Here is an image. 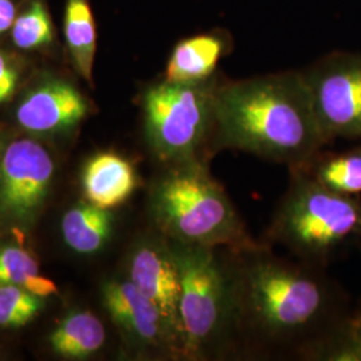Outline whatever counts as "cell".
Returning <instances> with one entry per match:
<instances>
[{"label":"cell","mask_w":361,"mask_h":361,"mask_svg":"<svg viewBox=\"0 0 361 361\" xmlns=\"http://www.w3.org/2000/svg\"><path fill=\"white\" fill-rule=\"evenodd\" d=\"M238 338L258 345L298 347L348 312L345 295L322 268L292 264L259 244L228 250Z\"/></svg>","instance_id":"obj_1"},{"label":"cell","mask_w":361,"mask_h":361,"mask_svg":"<svg viewBox=\"0 0 361 361\" xmlns=\"http://www.w3.org/2000/svg\"><path fill=\"white\" fill-rule=\"evenodd\" d=\"M329 142L301 71L231 80L222 78L216 99V152L238 150L307 166Z\"/></svg>","instance_id":"obj_2"},{"label":"cell","mask_w":361,"mask_h":361,"mask_svg":"<svg viewBox=\"0 0 361 361\" xmlns=\"http://www.w3.org/2000/svg\"><path fill=\"white\" fill-rule=\"evenodd\" d=\"M150 192L155 228L170 241L240 252L259 245L209 164L165 166Z\"/></svg>","instance_id":"obj_3"},{"label":"cell","mask_w":361,"mask_h":361,"mask_svg":"<svg viewBox=\"0 0 361 361\" xmlns=\"http://www.w3.org/2000/svg\"><path fill=\"white\" fill-rule=\"evenodd\" d=\"M289 169L290 182L274 212L268 240L323 269L361 246V200L326 189L301 166Z\"/></svg>","instance_id":"obj_4"},{"label":"cell","mask_w":361,"mask_h":361,"mask_svg":"<svg viewBox=\"0 0 361 361\" xmlns=\"http://www.w3.org/2000/svg\"><path fill=\"white\" fill-rule=\"evenodd\" d=\"M170 244L180 271L183 360H212L228 355L237 344L238 328L226 257L217 247Z\"/></svg>","instance_id":"obj_5"},{"label":"cell","mask_w":361,"mask_h":361,"mask_svg":"<svg viewBox=\"0 0 361 361\" xmlns=\"http://www.w3.org/2000/svg\"><path fill=\"white\" fill-rule=\"evenodd\" d=\"M222 77L194 83L162 79L141 97L147 145L164 166L205 162L217 154L216 99Z\"/></svg>","instance_id":"obj_6"},{"label":"cell","mask_w":361,"mask_h":361,"mask_svg":"<svg viewBox=\"0 0 361 361\" xmlns=\"http://www.w3.org/2000/svg\"><path fill=\"white\" fill-rule=\"evenodd\" d=\"M301 73L329 142L361 138V54L331 52Z\"/></svg>","instance_id":"obj_7"},{"label":"cell","mask_w":361,"mask_h":361,"mask_svg":"<svg viewBox=\"0 0 361 361\" xmlns=\"http://www.w3.org/2000/svg\"><path fill=\"white\" fill-rule=\"evenodd\" d=\"M55 165L44 146L16 140L4 147L0 166V228L26 226L44 205Z\"/></svg>","instance_id":"obj_8"},{"label":"cell","mask_w":361,"mask_h":361,"mask_svg":"<svg viewBox=\"0 0 361 361\" xmlns=\"http://www.w3.org/2000/svg\"><path fill=\"white\" fill-rule=\"evenodd\" d=\"M102 300L104 310L131 352L138 356L183 360L180 337L161 310L129 279L106 281Z\"/></svg>","instance_id":"obj_9"},{"label":"cell","mask_w":361,"mask_h":361,"mask_svg":"<svg viewBox=\"0 0 361 361\" xmlns=\"http://www.w3.org/2000/svg\"><path fill=\"white\" fill-rule=\"evenodd\" d=\"M126 279L161 310L182 344L178 310L180 271L169 238L157 231L154 235L142 237L133 246L128 258Z\"/></svg>","instance_id":"obj_10"},{"label":"cell","mask_w":361,"mask_h":361,"mask_svg":"<svg viewBox=\"0 0 361 361\" xmlns=\"http://www.w3.org/2000/svg\"><path fill=\"white\" fill-rule=\"evenodd\" d=\"M90 106L82 92L62 80H51L30 91L16 107V122L32 134H56L75 128Z\"/></svg>","instance_id":"obj_11"},{"label":"cell","mask_w":361,"mask_h":361,"mask_svg":"<svg viewBox=\"0 0 361 361\" xmlns=\"http://www.w3.org/2000/svg\"><path fill=\"white\" fill-rule=\"evenodd\" d=\"M232 49L231 34L219 28L180 39L170 52L164 79L176 83L210 79L217 74L219 61Z\"/></svg>","instance_id":"obj_12"},{"label":"cell","mask_w":361,"mask_h":361,"mask_svg":"<svg viewBox=\"0 0 361 361\" xmlns=\"http://www.w3.org/2000/svg\"><path fill=\"white\" fill-rule=\"evenodd\" d=\"M82 185L89 202L113 210L123 205L135 192L138 176L129 159L118 153L104 152L86 164Z\"/></svg>","instance_id":"obj_13"},{"label":"cell","mask_w":361,"mask_h":361,"mask_svg":"<svg viewBox=\"0 0 361 361\" xmlns=\"http://www.w3.org/2000/svg\"><path fill=\"white\" fill-rule=\"evenodd\" d=\"M304 360L361 361V308L347 312L322 334L298 347Z\"/></svg>","instance_id":"obj_14"},{"label":"cell","mask_w":361,"mask_h":361,"mask_svg":"<svg viewBox=\"0 0 361 361\" xmlns=\"http://www.w3.org/2000/svg\"><path fill=\"white\" fill-rule=\"evenodd\" d=\"M106 328L98 316L78 310L65 317L50 335L52 350L63 359H87L104 348Z\"/></svg>","instance_id":"obj_15"},{"label":"cell","mask_w":361,"mask_h":361,"mask_svg":"<svg viewBox=\"0 0 361 361\" xmlns=\"http://www.w3.org/2000/svg\"><path fill=\"white\" fill-rule=\"evenodd\" d=\"M114 229L111 210L82 202L71 207L62 219L66 244L80 255H94L110 241Z\"/></svg>","instance_id":"obj_16"},{"label":"cell","mask_w":361,"mask_h":361,"mask_svg":"<svg viewBox=\"0 0 361 361\" xmlns=\"http://www.w3.org/2000/svg\"><path fill=\"white\" fill-rule=\"evenodd\" d=\"M65 38L78 74L92 86L98 32L90 0H66Z\"/></svg>","instance_id":"obj_17"},{"label":"cell","mask_w":361,"mask_h":361,"mask_svg":"<svg viewBox=\"0 0 361 361\" xmlns=\"http://www.w3.org/2000/svg\"><path fill=\"white\" fill-rule=\"evenodd\" d=\"M305 169L326 189L347 195L361 194V150L357 147L338 154L322 153L314 157Z\"/></svg>","instance_id":"obj_18"},{"label":"cell","mask_w":361,"mask_h":361,"mask_svg":"<svg viewBox=\"0 0 361 361\" xmlns=\"http://www.w3.org/2000/svg\"><path fill=\"white\" fill-rule=\"evenodd\" d=\"M0 285L19 286L44 298L58 293L51 279L40 274L34 256L13 244L0 245Z\"/></svg>","instance_id":"obj_19"},{"label":"cell","mask_w":361,"mask_h":361,"mask_svg":"<svg viewBox=\"0 0 361 361\" xmlns=\"http://www.w3.org/2000/svg\"><path fill=\"white\" fill-rule=\"evenodd\" d=\"M13 46L23 51L40 50L51 44L54 27L43 0H32L19 13L11 28Z\"/></svg>","instance_id":"obj_20"},{"label":"cell","mask_w":361,"mask_h":361,"mask_svg":"<svg viewBox=\"0 0 361 361\" xmlns=\"http://www.w3.org/2000/svg\"><path fill=\"white\" fill-rule=\"evenodd\" d=\"M44 297L13 285H0V326L22 328L38 317Z\"/></svg>","instance_id":"obj_21"},{"label":"cell","mask_w":361,"mask_h":361,"mask_svg":"<svg viewBox=\"0 0 361 361\" xmlns=\"http://www.w3.org/2000/svg\"><path fill=\"white\" fill-rule=\"evenodd\" d=\"M19 80V71L10 56L0 51V104L13 98Z\"/></svg>","instance_id":"obj_22"},{"label":"cell","mask_w":361,"mask_h":361,"mask_svg":"<svg viewBox=\"0 0 361 361\" xmlns=\"http://www.w3.org/2000/svg\"><path fill=\"white\" fill-rule=\"evenodd\" d=\"M18 10L13 0H0V37L11 31Z\"/></svg>","instance_id":"obj_23"},{"label":"cell","mask_w":361,"mask_h":361,"mask_svg":"<svg viewBox=\"0 0 361 361\" xmlns=\"http://www.w3.org/2000/svg\"><path fill=\"white\" fill-rule=\"evenodd\" d=\"M3 154H4V147H3V143L0 140V166H1V159H3Z\"/></svg>","instance_id":"obj_24"},{"label":"cell","mask_w":361,"mask_h":361,"mask_svg":"<svg viewBox=\"0 0 361 361\" xmlns=\"http://www.w3.org/2000/svg\"><path fill=\"white\" fill-rule=\"evenodd\" d=\"M359 149H360V150H361V145H360V146H359Z\"/></svg>","instance_id":"obj_25"}]
</instances>
